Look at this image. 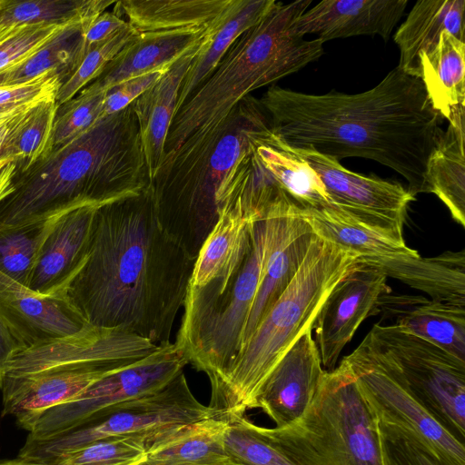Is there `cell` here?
<instances>
[{
  "label": "cell",
  "mask_w": 465,
  "mask_h": 465,
  "mask_svg": "<svg viewBox=\"0 0 465 465\" xmlns=\"http://www.w3.org/2000/svg\"><path fill=\"white\" fill-rule=\"evenodd\" d=\"M234 465H240V464H234Z\"/></svg>",
  "instance_id": "db71d44e"
},
{
  "label": "cell",
  "mask_w": 465,
  "mask_h": 465,
  "mask_svg": "<svg viewBox=\"0 0 465 465\" xmlns=\"http://www.w3.org/2000/svg\"><path fill=\"white\" fill-rule=\"evenodd\" d=\"M272 220L271 244L241 348L292 282L316 237L296 204L285 212L272 215Z\"/></svg>",
  "instance_id": "e0dca14e"
},
{
  "label": "cell",
  "mask_w": 465,
  "mask_h": 465,
  "mask_svg": "<svg viewBox=\"0 0 465 465\" xmlns=\"http://www.w3.org/2000/svg\"><path fill=\"white\" fill-rule=\"evenodd\" d=\"M408 0H323L308 8L294 23V34L315 35L326 41L358 35H379L387 41L401 18Z\"/></svg>",
  "instance_id": "d6986e66"
},
{
  "label": "cell",
  "mask_w": 465,
  "mask_h": 465,
  "mask_svg": "<svg viewBox=\"0 0 465 465\" xmlns=\"http://www.w3.org/2000/svg\"><path fill=\"white\" fill-rule=\"evenodd\" d=\"M266 430L298 465H381L376 420L342 362L299 420Z\"/></svg>",
  "instance_id": "ba28073f"
},
{
  "label": "cell",
  "mask_w": 465,
  "mask_h": 465,
  "mask_svg": "<svg viewBox=\"0 0 465 465\" xmlns=\"http://www.w3.org/2000/svg\"><path fill=\"white\" fill-rule=\"evenodd\" d=\"M0 465H42L38 463L30 462L20 458L15 460L0 461Z\"/></svg>",
  "instance_id": "816d5d0a"
},
{
  "label": "cell",
  "mask_w": 465,
  "mask_h": 465,
  "mask_svg": "<svg viewBox=\"0 0 465 465\" xmlns=\"http://www.w3.org/2000/svg\"><path fill=\"white\" fill-rule=\"evenodd\" d=\"M213 25L203 30L139 34L138 37L129 43L88 85L105 93L125 80L168 68L192 48L203 43L211 34Z\"/></svg>",
  "instance_id": "603a6c76"
},
{
  "label": "cell",
  "mask_w": 465,
  "mask_h": 465,
  "mask_svg": "<svg viewBox=\"0 0 465 465\" xmlns=\"http://www.w3.org/2000/svg\"><path fill=\"white\" fill-rule=\"evenodd\" d=\"M146 442L144 435L107 438L67 452L51 465H140Z\"/></svg>",
  "instance_id": "ab89813d"
},
{
  "label": "cell",
  "mask_w": 465,
  "mask_h": 465,
  "mask_svg": "<svg viewBox=\"0 0 465 465\" xmlns=\"http://www.w3.org/2000/svg\"><path fill=\"white\" fill-rule=\"evenodd\" d=\"M23 347L14 338L9 330L0 319V368Z\"/></svg>",
  "instance_id": "681fc988"
},
{
  "label": "cell",
  "mask_w": 465,
  "mask_h": 465,
  "mask_svg": "<svg viewBox=\"0 0 465 465\" xmlns=\"http://www.w3.org/2000/svg\"><path fill=\"white\" fill-rule=\"evenodd\" d=\"M276 3L274 0H232L213 23L210 35L185 74L178 94L176 112L211 75L236 39L255 25Z\"/></svg>",
  "instance_id": "f1b7e54d"
},
{
  "label": "cell",
  "mask_w": 465,
  "mask_h": 465,
  "mask_svg": "<svg viewBox=\"0 0 465 465\" xmlns=\"http://www.w3.org/2000/svg\"><path fill=\"white\" fill-rule=\"evenodd\" d=\"M98 207L82 206L56 217L38 252L29 289L44 296L58 297L86 256Z\"/></svg>",
  "instance_id": "ffe728a7"
},
{
  "label": "cell",
  "mask_w": 465,
  "mask_h": 465,
  "mask_svg": "<svg viewBox=\"0 0 465 465\" xmlns=\"http://www.w3.org/2000/svg\"><path fill=\"white\" fill-rule=\"evenodd\" d=\"M341 362L377 421L411 433L447 465H465L464 442L425 409L391 363L361 342Z\"/></svg>",
  "instance_id": "8fae6325"
},
{
  "label": "cell",
  "mask_w": 465,
  "mask_h": 465,
  "mask_svg": "<svg viewBox=\"0 0 465 465\" xmlns=\"http://www.w3.org/2000/svg\"><path fill=\"white\" fill-rule=\"evenodd\" d=\"M93 18L72 21L39 50L1 72L0 86L22 84L49 70L59 71L66 81L82 60V30Z\"/></svg>",
  "instance_id": "e575fe53"
},
{
  "label": "cell",
  "mask_w": 465,
  "mask_h": 465,
  "mask_svg": "<svg viewBox=\"0 0 465 465\" xmlns=\"http://www.w3.org/2000/svg\"><path fill=\"white\" fill-rule=\"evenodd\" d=\"M104 94L87 85L79 94L58 106L49 153L66 144L101 119Z\"/></svg>",
  "instance_id": "60d3db41"
},
{
  "label": "cell",
  "mask_w": 465,
  "mask_h": 465,
  "mask_svg": "<svg viewBox=\"0 0 465 465\" xmlns=\"http://www.w3.org/2000/svg\"><path fill=\"white\" fill-rule=\"evenodd\" d=\"M113 4L115 2L112 0H0V30L94 17Z\"/></svg>",
  "instance_id": "d590c367"
},
{
  "label": "cell",
  "mask_w": 465,
  "mask_h": 465,
  "mask_svg": "<svg viewBox=\"0 0 465 465\" xmlns=\"http://www.w3.org/2000/svg\"><path fill=\"white\" fill-rule=\"evenodd\" d=\"M212 410L196 400L182 372L164 388L103 411L94 420L55 439L27 443L18 458L51 465L72 450L107 438L154 433L207 419Z\"/></svg>",
  "instance_id": "30bf717a"
},
{
  "label": "cell",
  "mask_w": 465,
  "mask_h": 465,
  "mask_svg": "<svg viewBox=\"0 0 465 465\" xmlns=\"http://www.w3.org/2000/svg\"><path fill=\"white\" fill-rule=\"evenodd\" d=\"M448 122L428 160L426 183L428 193L436 194L465 227V113Z\"/></svg>",
  "instance_id": "1f68e13d"
},
{
  "label": "cell",
  "mask_w": 465,
  "mask_h": 465,
  "mask_svg": "<svg viewBox=\"0 0 465 465\" xmlns=\"http://www.w3.org/2000/svg\"><path fill=\"white\" fill-rule=\"evenodd\" d=\"M420 79L443 119L465 113V42L444 31L434 49L421 56Z\"/></svg>",
  "instance_id": "4dcf8cb0"
},
{
  "label": "cell",
  "mask_w": 465,
  "mask_h": 465,
  "mask_svg": "<svg viewBox=\"0 0 465 465\" xmlns=\"http://www.w3.org/2000/svg\"><path fill=\"white\" fill-rule=\"evenodd\" d=\"M393 319L406 331L433 343L465 361V306L428 300L420 295L381 297L376 314Z\"/></svg>",
  "instance_id": "7402d4cb"
},
{
  "label": "cell",
  "mask_w": 465,
  "mask_h": 465,
  "mask_svg": "<svg viewBox=\"0 0 465 465\" xmlns=\"http://www.w3.org/2000/svg\"><path fill=\"white\" fill-rule=\"evenodd\" d=\"M9 162H11V161H9V160H5V159H2V160H0V170H1L5 165H6Z\"/></svg>",
  "instance_id": "f5cc1de1"
},
{
  "label": "cell",
  "mask_w": 465,
  "mask_h": 465,
  "mask_svg": "<svg viewBox=\"0 0 465 465\" xmlns=\"http://www.w3.org/2000/svg\"><path fill=\"white\" fill-rule=\"evenodd\" d=\"M64 75L57 70H49L35 78L18 84L0 86V110L35 99L56 95Z\"/></svg>",
  "instance_id": "f6af8a7d"
},
{
  "label": "cell",
  "mask_w": 465,
  "mask_h": 465,
  "mask_svg": "<svg viewBox=\"0 0 465 465\" xmlns=\"http://www.w3.org/2000/svg\"><path fill=\"white\" fill-rule=\"evenodd\" d=\"M186 364L174 342L158 345L149 355L103 378L74 400L44 412L25 442L55 439L92 422L110 407L155 392L183 372Z\"/></svg>",
  "instance_id": "7c38bea8"
},
{
  "label": "cell",
  "mask_w": 465,
  "mask_h": 465,
  "mask_svg": "<svg viewBox=\"0 0 465 465\" xmlns=\"http://www.w3.org/2000/svg\"><path fill=\"white\" fill-rule=\"evenodd\" d=\"M388 277L359 257L330 292L312 324L322 365L336 368L340 354L361 323L376 315L381 296L391 292Z\"/></svg>",
  "instance_id": "9a60e30c"
},
{
  "label": "cell",
  "mask_w": 465,
  "mask_h": 465,
  "mask_svg": "<svg viewBox=\"0 0 465 465\" xmlns=\"http://www.w3.org/2000/svg\"><path fill=\"white\" fill-rule=\"evenodd\" d=\"M275 134L290 148L310 149L338 161L361 157L385 165L416 196L428 193L427 163L443 134L420 79L399 66L358 94H312L269 87L259 99Z\"/></svg>",
  "instance_id": "7a4b0ae2"
},
{
  "label": "cell",
  "mask_w": 465,
  "mask_h": 465,
  "mask_svg": "<svg viewBox=\"0 0 465 465\" xmlns=\"http://www.w3.org/2000/svg\"><path fill=\"white\" fill-rule=\"evenodd\" d=\"M325 372L310 327L267 377L257 396L256 407L273 420L276 428L289 426L308 411Z\"/></svg>",
  "instance_id": "2e32d148"
},
{
  "label": "cell",
  "mask_w": 465,
  "mask_h": 465,
  "mask_svg": "<svg viewBox=\"0 0 465 465\" xmlns=\"http://www.w3.org/2000/svg\"><path fill=\"white\" fill-rule=\"evenodd\" d=\"M287 148L317 173L334 209L397 242H405L403 225L408 207L415 200L408 189L397 183L353 173L340 161L313 150Z\"/></svg>",
  "instance_id": "5bb4252c"
},
{
  "label": "cell",
  "mask_w": 465,
  "mask_h": 465,
  "mask_svg": "<svg viewBox=\"0 0 465 465\" xmlns=\"http://www.w3.org/2000/svg\"><path fill=\"white\" fill-rule=\"evenodd\" d=\"M301 213L316 236L355 252L361 258L376 259L419 254L405 242H397L334 208L301 209Z\"/></svg>",
  "instance_id": "d6a6232c"
},
{
  "label": "cell",
  "mask_w": 465,
  "mask_h": 465,
  "mask_svg": "<svg viewBox=\"0 0 465 465\" xmlns=\"http://www.w3.org/2000/svg\"><path fill=\"white\" fill-rule=\"evenodd\" d=\"M272 127L260 100L247 95L213 127L166 153L150 190L162 229L193 260L218 220L216 192L261 131Z\"/></svg>",
  "instance_id": "277c9868"
},
{
  "label": "cell",
  "mask_w": 465,
  "mask_h": 465,
  "mask_svg": "<svg viewBox=\"0 0 465 465\" xmlns=\"http://www.w3.org/2000/svg\"><path fill=\"white\" fill-rule=\"evenodd\" d=\"M0 319L23 350L86 324L64 301L41 295L1 272Z\"/></svg>",
  "instance_id": "ac0fdd59"
},
{
  "label": "cell",
  "mask_w": 465,
  "mask_h": 465,
  "mask_svg": "<svg viewBox=\"0 0 465 465\" xmlns=\"http://www.w3.org/2000/svg\"><path fill=\"white\" fill-rule=\"evenodd\" d=\"M232 0H120L114 13L138 33L203 30L211 26Z\"/></svg>",
  "instance_id": "f546056e"
},
{
  "label": "cell",
  "mask_w": 465,
  "mask_h": 465,
  "mask_svg": "<svg viewBox=\"0 0 465 465\" xmlns=\"http://www.w3.org/2000/svg\"><path fill=\"white\" fill-rule=\"evenodd\" d=\"M71 22L32 24L0 30V73L39 50Z\"/></svg>",
  "instance_id": "ee69618b"
},
{
  "label": "cell",
  "mask_w": 465,
  "mask_h": 465,
  "mask_svg": "<svg viewBox=\"0 0 465 465\" xmlns=\"http://www.w3.org/2000/svg\"><path fill=\"white\" fill-rule=\"evenodd\" d=\"M123 368L68 369L3 380L2 415L13 416L29 432L44 412L74 400L98 381Z\"/></svg>",
  "instance_id": "44dd1931"
},
{
  "label": "cell",
  "mask_w": 465,
  "mask_h": 465,
  "mask_svg": "<svg viewBox=\"0 0 465 465\" xmlns=\"http://www.w3.org/2000/svg\"><path fill=\"white\" fill-rule=\"evenodd\" d=\"M150 186L133 104L97 121L24 171L0 203V232L86 205L102 206Z\"/></svg>",
  "instance_id": "3957f363"
},
{
  "label": "cell",
  "mask_w": 465,
  "mask_h": 465,
  "mask_svg": "<svg viewBox=\"0 0 465 465\" xmlns=\"http://www.w3.org/2000/svg\"><path fill=\"white\" fill-rule=\"evenodd\" d=\"M128 25L114 12H103L82 30V59L94 47L108 41Z\"/></svg>",
  "instance_id": "7dc6e473"
},
{
  "label": "cell",
  "mask_w": 465,
  "mask_h": 465,
  "mask_svg": "<svg viewBox=\"0 0 465 465\" xmlns=\"http://www.w3.org/2000/svg\"><path fill=\"white\" fill-rule=\"evenodd\" d=\"M158 345L128 331L85 324L78 331L21 350L0 368L5 379L68 369H118L128 366Z\"/></svg>",
  "instance_id": "4fadbf2b"
},
{
  "label": "cell",
  "mask_w": 465,
  "mask_h": 465,
  "mask_svg": "<svg viewBox=\"0 0 465 465\" xmlns=\"http://www.w3.org/2000/svg\"><path fill=\"white\" fill-rule=\"evenodd\" d=\"M218 220L194 261L189 285L203 287L215 281H228L241 268L252 242V226L230 207L218 208Z\"/></svg>",
  "instance_id": "83f0119b"
},
{
  "label": "cell",
  "mask_w": 465,
  "mask_h": 465,
  "mask_svg": "<svg viewBox=\"0 0 465 465\" xmlns=\"http://www.w3.org/2000/svg\"><path fill=\"white\" fill-rule=\"evenodd\" d=\"M254 144L263 165L300 209L333 208L317 173L305 160L292 153L275 133L263 143Z\"/></svg>",
  "instance_id": "836d02e7"
},
{
  "label": "cell",
  "mask_w": 465,
  "mask_h": 465,
  "mask_svg": "<svg viewBox=\"0 0 465 465\" xmlns=\"http://www.w3.org/2000/svg\"><path fill=\"white\" fill-rule=\"evenodd\" d=\"M59 214L40 223L0 232V272L27 286L38 252Z\"/></svg>",
  "instance_id": "74e56055"
},
{
  "label": "cell",
  "mask_w": 465,
  "mask_h": 465,
  "mask_svg": "<svg viewBox=\"0 0 465 465\" xmlns=\"http://www.w3.org/2000/svg\"><path fill=\"white\" fill-rule=\"evenodd\" d=\"M58 105L55 97L43 101L5 152L3 159L24 171L49 153Z\"/></svg>",
  "instance_id": "f35d334b"
},
{
  "label": "cell",
  "mask_w": 465,
  "mask_h": 465,
  "mask_svg": "<svg viewBox=\"0 0 465 465\" xmlns=\"http://www.w3.org/2000/svg\"><path fill=\"white\" fill-rule=\"evenodd\" d=\"M359 259L376 266L411 288L430 295V300L465 306V251H446L438 256H394Z\"/></svg>",
  "instance_id": "4316f807"
},
{
  "label": "cell",
  "mask_w": 465,
  "mask_h": 465,
  "mask_svg": "<svg viewBox=\"0 0 465 465\" xmlns=\"http://www.w3.org/2000/svg\"><path fill=\"white\" fill-rule=\"evenodd\" d=\"M358 254L316 236L297 274L262 318L223 373L210 379L208 406L219 416L242 415L256 407L259 391L274 367L312 324L335 285Z\"/></svg>",
  "instance_id": "8992f818"
},
{
  "label": "cell",
  "mask_w": 465,
  "mask_h": 465,
  "mask_svg": "<svg viewBox=\"0 0 465 465\" xmlns=\"http://www.w3.org/2000/svg\"><path fill=\"white\" fill-rule=\"evenodd\" d=\"M225 423L213 415L154 433L140 465H234L223 444Z\"/></svg>",
  "instance_id": "d4e9b609"
},
{
  "label": "cell",
  "mask_w": 465,
  "mask_h": 465,
  "mask_svg": "<svg viewBox=\"0 0 465 465\" xmlns=\"http://www.w3.org/2000/svg\"><path fill=\"white\" fill-rule=\"evenodd\" d=\"M312 0L277 2L231 45L211 75L176 112L165 154L191 135L213 127L247 95L296 73L323 54V43L293 33L295 21Z\"/></svg>",
  "instance_id": "5b68a950"
},
{
  "label": "cell",
  "mask_w": 465,
  "mask_h": 465,
  "mask_svg": "<svg viewBox=\"0 0 465 465\" xmlns=\"http://www.w3.org/2000/svg\"><path fill=\"white\" fill-rule=\"evenodd\" d=\"M206 40L174 62L158 82L133 103L150 183L165 156V143L176 113L182 84L194 56Z\"/></svg>",
  "instance_id": "cb8c5ba5"
},
{
  "label": "cell",
  "mask_w": 465,
  "mask_h": 465,
  "mask_svg": "<svg viewBox=\"0 0 465 465\" xmlns=\"http://www.w3.org/2000/svg\"><path fill=\"white\" fill-rule=\"evenodd\" d=\"M224 418L223 444L232 460L240 465H298L267 433L264 427L243 414Z\"/></svg>",
  "instance_id": "8d00e7d4"
},
{
  "label": "cell",
  "mask_w": 465,
  "mask_h": 465,
  "mask_svg": "<svg viewBox=\"0 0 465 465\" xmlns=\"http://www.w3.org/2000/svg\"><path fill=\"white\" fill-rule=\"evenodd\" d=\"M465 0H420L393 35L400 50L399 66L420 79V62L447 31L465 42Z\"/></svg>",
  "instance_id": "484cf974"
},
{
  "label": "cell",
  "mask_w": 465,
  "mask_h": 465,
  "mask_svg": "<svg viewBox=\"0 0 465 465\" xmlns=\"http://www.w3.org/2000/svg\"><path fill=\"white\" fill-rule=\"evenodd\" d=\"M376 426L381 465H447L405 430L377 420Z\"/></svg>",
  "instance_id": "7bdbcfd3"
},
{
  "label": "cell",
  "mask_w": 465,
  "mask_h": 465,
  "mask_svg": "<svg viewBox=\"0 0 465 465\" xmlns=\"http://www.w3.org/2000/svg\"><path fill=\"white\" fill-rule=\"evenodd\" d=\"M170 67L125 80L107 90L104 94L101 119L132 104L142 94L158 82Z\"/></svg>",
  "instance_id": "bcb514c9"
},
{
  "label": "cell",
  "mask_w": 465,
  "mask_h": 465,
  "mask_svg": "<svg viewBox=\"0 0 465 465\" xmlns=\"http://www.w3.org/2000/svg\"><path fill=\"white\" fill-rule=\"evenodd\" d=\"M138 33L129 24L108 41L91 49L81 60L70 77L59 87L55 101L58 106L74 98L88 84L94 81L105 66L131 42Z\"/></svg>",
  "instance_id": "b9f144b4"
},
{
  "label": "cell",
  "mask_w": 465,
  "mask_h": 465,
  "mask_svg": "<svg viewBox=\"0 0 465 465\" xmlns=\"http://www.w3.org/2000/svg\"><path fill=\"white\" fill-rule=\"evenodd\" d=\"M55 96L38 98L0 110V160L35 108L43 101Z\"/></svg>",
  "instance_id": "c3c4849f"
},
{
  "label": "cell",
  "mask_w": 465,
  "mask_h": 465,
  "mask_svg": "<svg viewBox=\"0 0 465 465\" xmlns=\"http://www.w3.org/2000/svg\"><path fill=\"white\" fill-rule=\"evenodd\" d=\"M16 163L9 162L0 170V203L15 191Z\"/></svg>",
  "instance_id": "f907efd6"
},
{
  "label": "cell",
  "mask_w": 465,
  "mask_h": 465,
  "mask_svg": "<svg viewBox=\"0 0 465 465\" xmlns=\"http://www.w3.org/2000/svg\"><path fill=\"white\" fill-rule=\"evenodd\" d=\"M272 220L255 222L251 250L225 283L188 286L181 326L174 341L188 363L209 378L230 366L242 342L272 238Z\"/></svg>",
  "instance_id": "52a82bcc"
},
{
  "label": "cell",
  "mask_w": 465,
  "mask_h": 465,
  "mask_svg": "<svg viewBox=\"0 0 465 465\" xmlns=\"http://www.w3.org/2000/svg\"><path fill=\"white\" fill-rule=\"evenodd\" d=\"M361 343L391 363L425 409L465 437V361L396 324H375Z\"/></svg>",
  "instance_id": "9c48e42d"
},
{
  "label": "cell",
  "mask_w": 465,
  "mask_h": 465,
  "mask_svg": "<svg viewBox=\"0 0 465 465\" xmlns=\"http://www.w3.org/2000/svg\"><path fill=\"white\" fill-rule=\"evenodd\" d=\"M194 261L160 226L149 186L96 209L86 256L56 299L86 324L164 344Z\"/></svg>",
  "instance_id": "6da1fadb"
}]
</instances>
